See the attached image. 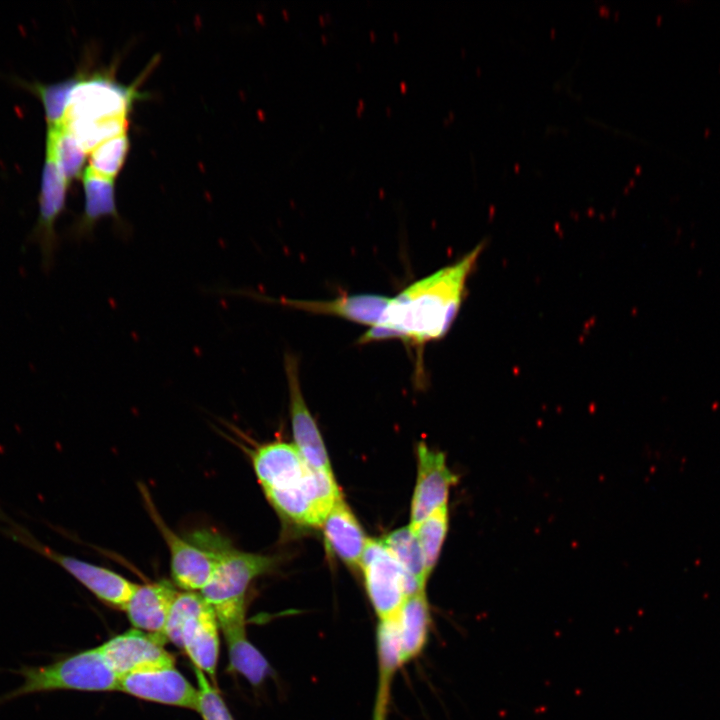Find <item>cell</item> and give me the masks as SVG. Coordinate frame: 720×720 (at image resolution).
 <instances>
[{"label":"cell","mask_w":720,"mask_h":720,"mask_svg":"<svg viewBox=\"0 0 720 720\" xmlns=\"http://www.w3.org/2000/svg\"><path fill=\"white\" fill-rule=\"evenodd\" d=\"M198 684L196 711L203 720H234L225 701L214 684L199 669L193 667Z\"/></svg>","instance_id":"4316f807"},{"label":"cell","mask_w":720,"mask_h":720,"mask_svg":"<svg viewBox=\"0 0 720 720\" xmlns=\"http://www.w3.org/2000/svg\"><path fill=\"white\" fill-rule=\"evenodd\" d=\"M178 593L167 581L137 584L124 610L135 629L164 637L166 620Z\"/></svg>","instance_id":"2e32d148"},{"label":"cell","mask_w":720,"mask_h":720,"mask_svg":"<svg viewBox=\"0 0 720 720\" xmlns=\"http://www.w3.org/2000/svg\"><path fill=\"white\" fill-rule=\"evenodd\" d=\"M402 664L424 650L431 628V613L425 590L408 596L394 615Z\"/></svg>","instance_id":"ac0fdd59"},{"label":"cell","mask_w":720,"mask_h":720,"mask_svg":"<svg viewBox=\"0 0 720 720\" xmlns=\"http://www.w3.org/2000/svg\"><path fill=\"white\" fill-rule=\"evenodd\" d=\"M84 209L70 230L76 240L89 237L96 223L103 217L121 222L115 201V185L112 179L102 177L88 167L82 175Z\"/></svg>","instance_id":"d6986e66"},{"label":"cell","mask_w":720,"mask_h":720,"mask_svg":"<svg viewBox=\"0 0 720 720\" xmlns=\"http://www.w3.org/2000/svg\"><path fill=\"white\" fill-rule=\"evenodd\" d=\"M193 539L214 558L213 571L200 595L213 609L219 627L245 625L248 588L254 579L271 571L276 560L237 550L219 535L199 532Z\"/></svg>","instance_id":"3957f363"},{"label":"cell","mask_w":720,"mask_h":720,"mask_svg":"<svg viewBox=\"0 0 720 720\" xmlns=\"http://www.w3.org/2000/svg\"><path fill=\"white\" fill-rule=\"evenodd\" d=\"M139 96L135 86H123L103 74L90 77L82 74L70 95L63 124L128 116Z\"/></svg>","instance_id":"ba28073f"},{"label":"cell","mask_w":720,"mask_h":720,"mask_svg":"<svg viewBox=\"0 0 720 720\" xmlns=\"http://www.w3.org/2000/svg\"><path fill=\"white\" fill-rule=\"evenodd\" d=\"M360 567L378 619L394 616L408 597V579L382 539L368 538Z\"/></svg>","instance_id":"52a82bcc"},{"label":"cell","mask_w":720,"mask_h":720,"mask_svg":"<svg viewBox=\"0 0 720 720\" xmlns=\"http://www.w3.org/2000/svg\"><path fill=\"white\" fill-rule=\"evenodd\" d=\"M252 296L313 314L336 316L369 328L379 323L391 298L368 293L343 295L330 300L269 299L256 294Z\"/></svg>","instance_id":"9a60e30c"},{"label":"cell","mask_w":720,"mask_h":720,"mask_svg":"<svg viewBox=\"0 0 720 720\" xmlns=\"http://www.w3.org/2000/svg\"><path fill=\"white\" fill-rule=\"evenodd\" d=\"M0 532L62 567L98 600L124 610L137 584L108 568L57 552L0 510Z\"/></svg>","instance_id":"8992f818"},{"label":"cell","mask_w":720,"mask_h":720,"mask_svg":"<svg viewBox=\"0 0 720 720\" xmlns=\"http://www.w3.org/2000/svg\"><path fill=\"white\" fill-rule=\"evenodd\" d=\"M81 76L78 74L52 84H29L31 91L41 100L48 126L63 124L70 95Z\"/></svg>","instance_id":"d4e9b609"},{"label":"cell","mask_w":720,"mask_h":720,"mask_svg":"<svg viewBox=\"0 0 720 720\" xmlns=\"http://www.w3.org/2000/svg\"><path fill=\"white\" fill-rule=\"evenodd\" d=\"M250 457L266 498L288 522L305 527L322 526L342 497L333 472L312 468L294 444L265 443L253 449Z\"/></svg>","instance_id":"7a4b0ae2"},{"label":"cell","mask_w":720,"mask_h":720,"mask_svg":"<svg viewBox=\"0 0 720 720\" xmlns=\"http://www.w3.org/2000/svg\"><path fill=\"white\" fill-rule=\"evenodd\" d=\"M15 672L21 678V683L0 696V705L21 697L52 691L117 690L120 679L106 661L99 646L44 665L21 666Z\"/></svg>","instance_id":"277c9868"},{"label":"cell","mask_w":720,"mask_h":720,"mask_svg":"<svg viewBox=\"0 0 720 720\" xmlns=\"http://www.w3.org/2000/svg\"><path fill=\"white\" fill-rule=\"evenodd\" d=\"M218 622L200 593H178L169 611L163 635L183 650L193 664L215 681L219 658Z\"/></svg>","instance_id":"5b68a950"},{"label":"cell","mask_w":720,"mask_h":720,"mask_svg":"<svg viewBox=\"0 0 720 720\" xmlns=\"http://www.w3.org/2000/svg\"><path fill=\"white\" fill-rule=\"evenodd\" d=\"M129 145L127 133L104 141L90 152L88 168L102 177L113 180L126 160Z\"/></svg>","instance_id":"484cf974"},{"label":"cell","mask_w":720,"mask_h":720,"mask_svg":"<svg viewBox=\"0 0 720 720\" xmlns=\"http://www.w3.org/2000/svg\"><path fill=\"white\" fill-rule=\"evenodd\" d=\"M417 480L411 502L410 527H415L438 508L447 505L456 476L446 465L443 453L424 442L417 447Z\"/></svg>","instance_id":"5bb4252c"},{"label":"cell","mask_w":720,"mask_h":720,"mask_svg":"<svg viewBox=\"0 0 720 720\" xmlns=\"http://www.w3.org/2000/svg\"><path fill=\"white\" fill-rule=\"evenodd\" d=\"M117 690L142 700L195 711L198 703V689L175 666L124 675L119 679Z\"/></svg>","instance_id":"7c38bea8"},{"label":"cell","mask_w":720,"mask_h":720,"mask_svg":"<svg viewBox=\"0 0 720 720\" xmlns=\"http://www.w3.org/2000/svg\"><path fill=\"white\" fill-rule=\"evenodd\" d=\"M139 490L151 520L168 547L174 584L185 591H200L213 571V555L206 548L175 533L159 514L146 486L139 484Z\"/></svg>","instance_id":"9c48e42d"},{"label":"cell","mask_w":720,"mask_h":720,"mask_svg":"<svg viewBox=\"0 0 720 720\" xmlns=\"http://www.w3.org/2000/svg\"><path fill=\"white\" fill-rule=\"evenodd\" d=\"M68 187L69 184L55 160L46 152L41 174L39 215L31 234L32 241L40 247L42 267L45 271H49L54 263L58 248L55 224L65 208Z\"/></svg>","instance_id":"4fadbf2b"},{"label":"cell","mask_w":720,"mask_h":720,"mask_svg":"<svg viewBox=\"0 0 720 720\" xmlns=\"http://www.w3.org/2000/svg\"><path fill=\"white\" fill-rule=\"evenodd\" d=\"M376 651L378 683L373 720H387L393 678L403 665L394 616L379 620L376 630Z\"/></svg>","instance_id":"ffe728a7"},{"label":"cell","mask_w":720,"mask_h":720,"mask_svg":"<svg viewBox=\"0 0 720 720\" xmlns=\"http://www.w3.org/2000/svg\"><path fill=\"white\" fill-rule=\"evenodd\" d=\"M229 666L245 677L252 686H260L272 674L264 655L248 640L245 625L223 630Z\"/></svg>","instance_id":"44dd1931"},{"label":"cell","mask_w":720,"mask_h":720,"mask_svg":"<svg viewBox=\"0 0 720 720\" xmlns=\"http://www.w3.org/2000/svg\"><path fill=\"white\" fill-rule=\"evenodd\" d=\"M408 579V596L425 590L429 577L417 537L410 526L398 528L382 539Z\"/></svg>","instance_id":"7402d4cb"},{"label":"cell","mask_w":720,"mask_h":720,"mask_svg":"<svg viewBox=\"0 0 720 720\" xmlns=\"http://www.w3.org/2000/svg\"><path fill=\"white\" fill-rule=\"evenodd\" d=\"M165 642L162 636L134 628L110 638L99 648L121 678L133 672L174 666V657L164 648Z\"/></svg>","instance_id":"30bf717a"},{"label":"cell","mask_w":720,"mask_h":720,"mask_svg":"<svg viewBox=\"0 0 720 720\" xmlns=\"http://www.w3.org/2000/svg\"><path fill=\"white\" fill-rule=\"evenodd\" d=\"M46 152L53 157L69 185L79 177L87 152L64 124L48 126Z\"/></svg>","instance_id":"603a6c76"},{"label":"cell","mask_w":720,"mask_h":720,"mask_svg":"<svg viewBox=\"0 0 720 720\" xmlns=\"http://www.w3.org/2000/svg\"><path fill=\"white\" fill-rule=\"evenodd\" d=\"M482 250L480 243L456 262L411 283L390 298L379 323L367 329L357 342L401 340L416 350L417 372L422 373L424 346L442 339L451 329Z\"/></svg>","instance_id":"6da1fadb"},{"label":"cell","mask_w":720,"mask_h":720,"mask_svg":"<svg viewBox=\"0 0 720 720\" xmlns=\"http://www.w3.org/2000/svg\"><path fill=\"white\" fill-rule=\"evenodd\" d=\"M284 368L294 445L312 468L332 472L322 436L302 393L297 358L292 354H285Z\"/></svg>","instance_id":"8fae6325"},{"label":"cell","mask_w":720,"mask_h":720,"mask_svg":"<svg viewBox=\"0 0 720 720\" xmlns=\"http://www.w3.org/2000/svg\"><path fill=\"white\" fill-rule=\"evenodd\" d=\"M410 528L417 537L427 573L430 575L438 561L448 531L447 505L438 508L421 523Z\"/></svg>","instance_id":"cb8c5ba5"},{"label":"cell","mask_w":720,"mask_h":720,"mask_svg":"<svg viewBox=\"0 0 720 720\" xmlns=\"http://www.w3.org/2000/svg\"><path fill=\"white\" fill-rule=\"evenodd\" d=\"M322 527L329 550L348 566H360L368 538L342 497L334 504Z\"/></svg>","instance_id":"e0dca14e"}]
</instances>
